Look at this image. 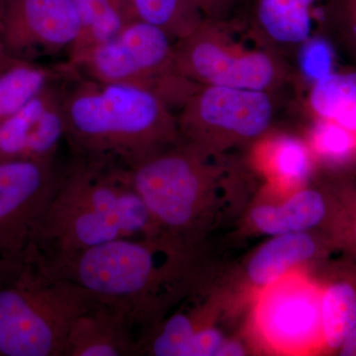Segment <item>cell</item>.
I'll return each instance as SVG.
<instances>
[{"mask_svg": "<svg viewBox=\"0 0 356 356\" xmlns=\"http://www.w3.org/2000/svg\"><path fill=\"white\" fill-rule=\"evenodd\" d=\"M180 138L206 153L254 142L268 132L273 91L199 86L178 111Z\"/></svg>", "mask_w": 356, "mask_h": 356, "instance_id": "ba28073f", "label": "cell"}, {"mask_svg": "<svg viewBox=\"0 0 356 356\" xmlns=\"http://www.w3.org/2000/svg\"><path fill=\"white\" fill-rule=\"evenodd\" d=\"M308 105L315 119L336 123L356 136V72H332L314 83Z\"/></svg>", "mask_w": 356, "mask_h": 356, "instance_id": "ffe728a7", "label": "cell"}, {"mask_svg": "<svg viewBox=\"0 0 356 356\" xmlns=\"http://www.w3.org/2000/svg\"><path fill=\"white\" fill-rule=\"evenodd\" d=\"M339 3L346 9V15L350 18L351 30L356 41V0H339Z\"/></svg>", "mask_w": 356, "mask_h": 356, "instance_id": "f546056e", "label": "cell"}, {"mask_svg": "<svg viewBox=\"0 0 356 356\" xmlns=\"http://www.w3.org/2000/svg\"><path fill=\"white\" fill-rule=\"evenodd\" d=\"M306 142L313 156L329 163H346L356 154L355 134L332 122L316 119Z\"/></svg>", "mask_w": 356, "mask_h": 356, "instance_id": "603a6c76", "label": "cell"}, {"mask_svg": "<svg viewBox=\"0 0 356 356\" xmlns=\"http://www.w3.org/2000/svg\"><path fill=\"white\" fill-rule=\"evenodd\" d=\"M138 19L161 28L175 41L193 31L204 19L194 0H132Z\"/></svg>", "mask_w": 356, "mask_h": 356, "instance_id": "7402d4cb", "label": "cell"}, {"mask_svg": "<svg viewBox=\"0 0 356 356\" xmlns=\"http://www.w3.org/2000/svg\"><path fill=\"white\" fill-rule=\"evenodd\" d=\"M318 248L317 240L309 232L271 236L248 261V278L261 289L269 286L314 259Z\"/></svg>", "mask_w": 356, "mask_h": 356, "instance_id": "e0dca14e", "label": "cell"}, {"mask_svg": "<svg viewBox=\"0 0 356 356\" xmlns=\"http://www.w3.org/2000/svg\"><path fill=\"white\" fill-rule=\"evenodd\" d=\"M204 17L211 19H226L229 14L245 0H194Z\"/></svg>", "mask_w": 356, "mask_h": 356, "instance_id": "484cf974", "label": "cell"}, {"mask_svg": "<svg viewBox=\"0 0 356 356\" xmlns=\"http://www.w3.org/2000/svg\"><path fill=\"white\" fill-rule=\"evenodd\" d=\"M216 154L180 140L129 168L161 235L195 248L209 226L219 168Z\"/></svg>", "mask_w": 356, "mask_h": 356, "instance_id": "5b68a950", "label": "cell"}, {"mask_svg": "<svg viewBox=\"0 0 356 356\" xmlns=\"http://www.w3.org/2000/svg\"><path fill=\"white\" fill-rule=\"evenodd\" d=\"M175 42L161 28L137 19L64 65L98 83L145 89L179 111L199 86L178 70Z\"/></svg>", "mask_w": 356, "mask_h": 356, "instance_id": "52a82bcc", "label": "cell"}, {"mask_svg": "<svg viewBox=\"0 0 356 356\" xmlns=\"http://www.w3.org/2000/svg\"><path fill=\"white\" fill-rule=\"evenodd\" d=\"M81 31L72 0H0V41L13 57L69 54Z\"/></svg>", "mask_w": 356, "mask_h": 356, "instance_id": "8fae6325", "label": "cell"}, {"mask_svg": "<svg viewBox=\"0 0 356 356\" xmlns=\"http://www.w3.org/2000/svg\"><path fill=\"white\" fill-rule=\"evenodd\" d=\"M323 350L337 353L356 327V282L331 281L321 288Z\"/></svg>", "mask_w": 356, "mask_h": 356, "instance_id": "44dd1931", "label": "cell"}, {"mask_svg": "<svg viewBox=\"0 0 356 356\" xmlns=\"http://www.w3.org/2000/svg\"><path fill=\"white\" fill-rule=\"evenodd\" d=\"M297 49V65L300 76L311 86L334 72V51L325 39L311 36Z\"/></svg>", "mask_w": 356, "mask_h": 356, "instance_id": "cb8c5ba5", "label": "cell"}, {"mask_svg": "<svg viewBox=\"0 0 356 356\" xmlns=\"http://www.w3.org/2000/svg\"><path fill=\"white\" fill-rule=\"evenodd\" d=\"M243 27L229 18H204L175 42L179 72L199 86L262 91L280 88L289 74L284 60L254 31L241 34Z\"/></svg>", "mask_w": 356, "mask_h": 356, "instance_id": "8992f818", "label": "cell"}, {"mask_svg": "<svg viewBox=\"0 0 356 356\" xmlns=\"http://www.w3.org/2000/svg\"><path fill=\"white\" fill-rule=\"evenodd\" d=\"M97 301L34 245L0 259V356H63L72 321Z\"/></svg>", "mask_w": 356, "mask_h": 356, "instance_id": "277c9868", "label": "cell"}, {"mask_svg": "<svg viewBox=\"0 0 356 356\" xmlns=\"http://www.w3.org/2000/svg\"><path fill=\"white\" fill-rule=\"evenodd\" d=\"M245 3L250 27L273 49L298 48L331 9L327 0H245Z\"/></svg>", "mask_w": 356, "mask_h": 356, "instance_id": "5bb4252c", "label": "cell"}, {"mask_svg": "<svg viewBox=\"0 0 356 356\" xmlns=\"http://www.w3.org/2000/svg\"><path fill=\"white\" fill-rule=\"evenodd\" d=\"M139 341L127 314L97 301L72 321L63 356H135Z\"/></svg>", "mask_w": 356, "mask_h": 356, "instance_id": "4fadbf2b", "label": "cell"}, {"mask_svg": "<svg viewBox=\"0 0 356 356\" xmlns=\"http://www.w3.org/2000/svg\"><path fill=\"white\" fill-rule=\"evenodd\" d=\"M330 214L327 197L317 189H298L280 204H261L250 212L259 233L274 236L304 233L324 224Z\"/></svg>", "mask_w": 356, "mask_h": 356, "instance_id": "9a60e30c", "label": "cell"}, {"mask_svg": "<svg viewBox=\"0 0 356 356\" xmlns=\"http://www.w3.org/2000/svg\"><path fill=\"white\" fill-rule=\"evenodd\" d=\"M348 209L350 210L344 218L348 219L346 220V224H348L346 226H348V236L356 250V197L348 206Z\"/></svg>", "mask_w": 356, "mask_h": 356, "instance_id": "83f0119b", "label": "cell"}, {"mask_svg": "<svg viewBox=\"0 0 356 356\" xmlns=\"http://www.w3.org/2000/svg\"><path fill=\"white\" fill-rule=\"evenodd\" d=\"M161 236L128 168L72 156L33 245L54 259L116 238Z\"/></svg>", "mask_w": 356, "mask_h": 356, "instance_id": "7a4b0ae2", "label": "cell"}, {"mask_svg": "<svg viewBox=\"0 0 356 356\" xmlns=\"http://www.w3.org/2000/svg\"><path fill=\"white\" fill-rule=\"evenodd\" d=\"M245 348L238 341H225L217 356H243L245 355Z\"/></svg>", "mask_w": 356, "mask_h": 356, "instance_id": "4316f807", "label": "cell"}, {"mask_svg": "<svg viewBox=\"0 0 356 356\" xmlns=\"http://www.w3.org/2000/svg\"><path fill=\"white\" fill-rule=\"evenodd\" d=\"M226 339L220 330L210 325L194 332L185 356H217Z\"/></svg>", "mask_w": 356, "mask_h": 356, "instance_id": "d4e9b609", "label": "cell"}, {"mask_svg": "<svg viewBox=\"0 0 356 356\" xmlns=\"http://www.w3.org/2000/svg\"><path fill=\"white\" fill-rule=\"evenodd\" d=\"M341 356H356V327L337 350Z\"/></svg>", "mask_w": 356, "mask_h": 356, "instance_id": "f1b7e54d", "label": "cell"}, {"mask_svg": "<svg viewBox=\"0 0 356 356\" xmlns=\"http://www.w3.org/2000/svg\"><path fill=\"white\" fill-rule=\"evenodd\" d=\"M64 110L65 143L76 158L131 168L181 140L177 115L145 89L69 72Z\"/></svg>", "mask_w": 356, "mask_h": 356, "instance_id": "3957f363", "label": "cell"}, {"mask_svg": "<svg viewBox=\"0 0 356 356\" xmlns=\"http://www.w3.org/2000/svg\"><path fill=\"white\" fill-rule=\"evenodd\" d=\"M64 168L58 159L0 163V259L34 243Z\"/></svg>", "mask_w": 356, "mask_h": 356, "instance_id": "9c48e42d", "label": "cell"}, {"mask_svg": "<svg viewBox=\"0 0 356 356\" xmlns=\"http://www.w3.org/2000/svg\"><path fill=\"white\" fill-rule=\"evenodd\" d=\"M254 159L269 182L283 191H298L313 168V154L306 140L288 134H264L257 140Z\"/></svg>", "mask_w": 356, "mask_h": 356, "instance_id": "2e32d148", "label": "cell"}, {"mask_svg": "<svg viewBox=\"0 0 356 356\" xmlns=\"http://www.w3.org/2000/svg\"><path fill=\"white\" fill-rule=\"evenodd\" d=\"M13 57L8 51H6V47L0 41V70H3L9 63L13 60Z\"/></svg>", "mask_w": 356, "mask_h": 356, "instance_id": "4dcf8cb0", "label": "cell"}, {"mask_svg": "<svg viewBox=\"0 0 356 356\" xmlns=\"http://www.w3.org/2000/svg\"><path fill=\"white\" fill-rule=\"evenodd\" d=\"M195 248L165 238H121L46 259L54 273L127 314L140 336L165 317L194 277Z\"/></svg>", "mask_w": 356, "mask_h": 356, "instance_id": "6da1fadb", "label": "cell"}, {"mask_svg": "<svg viewBox=\"0 0 356 356\" xmlns=\"http://www.w3.org/2000/svg\"><path fill=\"white\" fill-rule=\"evenodd\" d=\"M292 273L262 288L255 306V325L277 353L304 355L323 350L321 287Z\"/></svg>", "mask_w": 356, "mask_h": 356, "instance_id": "30bf717a", "label": "cell"}, {"mask_svg": "<svg viewBox=\"0 0 356 356\" xmlns=\"http://www.w3.org/2000/svg\"><path fill=\"white\" fill-rule=\"evenodd\" d=\"M81 18V31L67 54L72 62L96 44L118 34L137 20L132 0H72Z\"/></svg>", "mask_w": 356, "mask_h": 356, "instance_id": "d6986e66", "label": "cell"}, {"mask_svg": "<svg viewBox=\"0 0 356 356\" xmlns=\"http://www.w3.org/2000/svg\"><path fill=\"white\" fill-rule=\"evenodd\" d=\"M64 79L47 86L0 125V163L57 159L65 142Z\"/></svg>", "mask_w": 356, "mask_h": 356, "instance_id": "7c38bea8", "label": "cell"}, {"mask_svg": "<svg viewBox=\"0 0 356 356\" xmlns=\"http://www.w3.org/2000/svg\"><path fill=\"white\" fill-rule=\"evenodd\" d=\"M64 65L50 67L36 60L13 58L0 70V125L47 86L67 76Z\"/></svg>", "mask_w": 356, "mask_h": 356, "instance_id": "ac0fdd59", "label": "cell"}]
</instances>
